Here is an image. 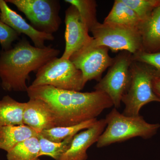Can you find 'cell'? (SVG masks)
<instances>
[{"label":"cell","instance_id":"cell-24","mask_svg":"<svg viewBox=\"0 0 160 160\" xmlns=\"http://www.w3.org/2000/svg\"><path fill=\"white\" fill-rule=\"evenodd\" d=\"M20 34L0 20V45L2 50L12 48V43L18 39Z\"/></svg>","mask_w":160,"mask_h":160},{"label":"cell","instance_id":"cell-17","mask_svg":"<svg viewBox=\"0 0 160 160\" xmlns=\"http://www.w3.org/2000/svg\"><path fill=\"white\" fill-rule=\"evenodd\" d=\"M26 102H20L9 95L0 100V126L24 125Z\"/></svg>","mask_w":160,"mask_h":160},{"label":"cell","instance_id":"cell-18","mask_svg":"<svg viewBox=\"0 0 160 160\" xmlns=\"http://www.w3.org/2000/svg\"><path fill=\"white\" fill-rule=\"evenodd\" d=\"M40 143L33 137L19 143L7 152L8 160H40Z\"/></svg>","mask_w":160,"mask_h":160},{"label":"cell","instance_id":"cell-12","mask_svg":"<svg viewBox=\"0 0 160 160\" xmlns=\"http://www.w3.org/2000/svg\"><path fill=\"white\" fill-rule=\"evenodd\" d=\"M106 127L105 119L98 120L94 125L83 130L73 137L69 149L59 160H86L87 151L95 143Z\"/></svg>","mask_w":160,"mask_h":160},{"label":"cell","instance_id":"cell-6","mask_svg":"<svg viewBox=\"0 0 160 160\" xmlns=\"http://www.w3.org/2000/svg\"><path fill=\"white\" fill-rule=\"evenodd\" d=\"M85 85L82 72L70 60L56 57L38 70L31 86H50L58 89L80 91Z\"/></svg>","mask_w":160,"mask_h":160},{"label":"cell","instance_id":"cell-21","mask_svg":"<svg viewBox=\"0 0 160 160\" xmlns=\"http://www.w3.org/2000/svg\"><path fill=\"white\" fill-rule=\"evenodd\" d=\"M65 1L77 9L89 32L98 22L97 18L96 1L94 0H66Z\"/></svg>","mask_w":160,"mask_h":160},{"label":"cell","instance_id":"cell-26","mask_svg":"<svg viewBox=\"0 0 160 160\" xmlns=\"http://www.w3.org/2000/svg\"><path fill=\"white\" fill-rule=\"evenodd\" d=\"M1 10H0V17H1Z\"/></svg>","mask_w":160,"mask_h":160},{"label":"cell","instance_id":"cell-2","mask_svg":"<svg viewBox=\"0 0 160 160\" xmlns=\"http://www.w3.org/2000/svg\"><path fill=\"white\" fill-rule=\"evenodd\" d=\"M58 49L51 46L39 48L23 39L11 49L0 52V83L8 92H26V81L32 72H37L49 61L57 57Z\"/></svg>","mask_w":160,"mask_h":160},{"label":"cell","instance_id":"cell-14","mask_svg":"<svg viewBox=\"0 0 160 160\" xmlns=\"http://www.w3.org/2000/svg\"><path fill=\"white\" fill-rule=\"evenodd\" d=\"M143 51L149 53L160 52V4L139 28Z\"/></svg>","mask_w":160,"mask_h":160},{"label":"cell","instance_id":"cell-9","mask_svg":"<svg viewBox=\"0 0 160 160\" xmlns=\"http://www.w3.org/2000/svg\"><path fill=\"white\" fill-rule=\"evenodd\" d=\"M109 51L105 46L84 47L70 58L72 62L82 72L85 85L91 80L100 81L103 72L112 65L114 58L109 56Z\"/></svg>","mask_w":160,"mask_h":160},{"label":"cell","instance_id":"cell-20","mask_svg":"<svg viewBox=\"0 0 160 160\" xmlns=\"http://www.w3.org/2000/svg\"><path fill=\"white\" fill-rule=\"evenodd\" d=\"M73 137L60 142H55L46 139L39 133L38 138L40 143V157L45 156L55 160H59L62 156L69 149Z\"/></svg>","mask_w":160,"mask_h":160},{"label":"cell","instance_id":"cell-23","mask_svg":"<svg viewBox=\"0 0 160 160\" xmlns=\"http://www.w3.org/2000/svg\"><path fill=\"white\" fill-rule=\"evenodd\" d=\"M133 60L151 66L156 71V77H160V52L149 53L144 51L132 55Z\"/></svg>","mask_w":160,"mask_h":160},{"label":"cell","instance_id":"cell-15","mask_svg":"<svg viewBox=\"0 0 160 160\" xmlns=\"http://www.w3.org/2000/svg\"><path fill=\"white\" fill-rule=\"evenodd\" d=\"M39 133L25 125L0 126V149L8 152L25 140L38 137Z\"/></svg>","mask_w":160,"mask_h":160},{"label":"cell","instance_id":"cell-11","mask_svg":"<svg viewBox=\"0 0 160 160\" xmlns=\"http://www.w3.org/2000/svg\"><path fill=\"white\" fill-rule=\"evenodd\" d=\"M6 1L0 0V20L8 25L19 34H24L30 38L35 47L43 48L46 47V41H53V35L45 33L35 29L31 24L27 22L22 16L12 9Z\"/></svg>","mask_w":160,"mask_h":160},{"label":"cell","instance_id":"cell-3","mask_svg":"<svg viewBox=\"0 0 160 160\" xmlns=\"http://www.w3.org/2000/svg\"><path fill=\"white\" fill-rule=\"evenodd\" d=\"M106 128L99 138L97 147L102 148L133 138H150L156 134L159 124L147 122L142 116H126L114 108L105 118Z\"/></svg>","mask_w":160,"mask_h":160},{"label":"cell","instance_id":"cell-13","mask_svg":"<svg viewBox=\"0 0 160 160\" xmlns=\"http://www.w3.org/2000/svg\"><path fill=\"white\" fill-rule=\"evenodd\" d=\"M24 125L38 133L57 127L56 120L49 105L43 100L29 98L23 114Z\"/></svg>","mask_w":160,"mask_h":160},{"label":"cell","instance_id":"cell-19","mask_svg":"<svg viewBox=\"0 0 160 160\" xmlns=\"http://www.w3.org/2000/svg\"><path fill=\"white\" fill-rule=\"evenodd\" d=\"M97 121V119L94 118L74 126L54 127L43 130L40 133L46 139L52 142H60L68 138L74 136L81 130L91 127Z\"/></svg>","mask_w":160,"mask_h":160},{"label":"cell","instance_id":"cell-5","mask_svg":"<svg viewBox=\"0 0 160 160\" xmlns=\"http://www.w3.org/2000/svg\"><path fill=\"white\" fill-rule=\"evenodd\" d=\"M90 32L93 39L84 47L105 46L113 52L125 51L132 55L143 51L142 36L138 29L98 22Z\"/></svg>","mask_w":160,"mask_h":160},{"label":"cell","instance_id":"cell-22","mask_svg":"<svg viewBox=\"0 0 160 160\" xmlns=\"http://www.w3.org/2000/svg\"><path fill=\"white\" fill-rule=\"evenodd\" d=\"M136 13L142 22L147 20L160 4V0H122Z\"/></svg>","mask_w":160,"mask_h":160},{"label":"cell","instance_id":"cell-1","mask_svg":"<svg viewBox=\"0 0 160 160\" xmlns=\"http://www.w3.org/2000/svg\"><path fill=\"white\" fill-rule=\"evenodd\" d=\"M27 92L29 98L40 99L49 105L57 127L74 126L97 118L105 109L113 106L109 96L98 90L82 92L50 86H30Z\"/></svg>","mask_w":160,"mask_h":160},{"label":"cell","instance_id":"cell-10","mask_svg":"<svg viewBox=\"0 0 160 160\" xmlns=\"http://www.w3.org/2000/svg\"><path fill=\"white\" fill-rule=\"evenodd\" d=\"M66 47L61 58L69 59L74 53L84 48L92 40L89 29L77 9L70 5L65 17Z\"/></svg>","mask_w":160,"mask_h":160},{"label":"cell","instance_id":"cell-8","mask_svg":"<svg viewBox=\"0 0 160 160\" xmlns=\"http://www.w3.org/2000/svg\"><path fill=\"white\" fill-rule=\"evenodd\" d=\"M22 12L38 30L52 34L62 23L58 1L54 0H6Z\"/></svg>","mask_w":160,"mask_h":160},{"label":"cell","instance_id":"cell-16","mask_svg":"<svg viewBox=\"0 0 160 160\" xmlns=\"http://www.w3.org/2000/svg\"><path fill=\"white\" fill-rule=\"evenodd\" d=\"M142 21L122 0H115L103 23L139 29Z\"/></svg>","mask_w":160,"mask_h":160},{"label":"cell","instance_id":"cell-7","mask_svg":"<svg viewBox=\"0 0 160 160\" xmlns=\"http://www.w3.org/2000/svg\"><path fill=\"white\" fill-rule=\"evenodd\" d=\"M133 61L132 53L121 52L114 58L106 75L94 87L95 90L109 96L116 109L119 108L123 96L129 89L131 78L130 66Z\"/></svg>","mask_w":160,"mask_h":160},{"label":"cell","instance_id":"cell-25","mask_svg":"<svg viewBox=\"0 0 160 160\" xmlns=\"http://www.w3.org/2000/svg\"><path fill=\"white\" fill-rule=\"evenodd\" d=\"M152 87L155 93L160 100V77L154 78L152 82Z\"/></svg>","mask_w":160,"mask_h":160},{"label":"cell","instance_id":"cell-4","mask_svg":"<svg viewBox=\"0 0 160 160\" xmlns=\"http://www.w3.org/2000/svg\"><path fill=\"white\" fill-rule=\"evenodd\" d=\"M130 86L122 98V102L125 106L122 114L126 116H137L142 107L146 104L160 102L152 87L156 74L151 66L134 61L130 66Z\"/></svg>","mask_w":160,"mask_h":160}]
</instances>
